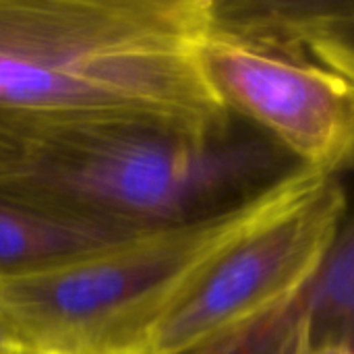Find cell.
<instances>
[{
  "label": "cell",
  "instance_id": "6da1fadb",
  "mask_svg": "<svg viewBox=\"0 0 354 354\" xmlns=\"http://www.w3.org/2000/svg\"><path fill=\"white\" fill-rule=\"evenodd\" d=\"M212 21L214 0H0V116L228 139L239 118L201 62Z\"/></svg>",
  "mask_w": 354,
  "mask_h": 354
},
{
  "label": "cell",
  "instance_id": "8992f818",
  "mask_svg": "<svg viewBox=\"0 0 354 354\" xmlns=\"http://www.w3.org/2000/svg\"><path fill=\"white\" fill-rule=\"evenodd\" d=\"M342 185L344 212L338 230L307 286L270 313L187 354H278L292 332H301L309 348L342 344L354 354V185Z\"/></svg>",
  "mask_w": 354,
  "mask_h": 354
},
{
  "label": "cell",
  "instance_id": "ba28073f",
  "mask_svg": "<svg viewBox=\"0 0 354 354\" xmlns=\"http://www.w3.org/2000/svg\"><path fill=\"white\" fill-rule=\"evenodd\" d=\"M131 232L135 230L48 214L0 199V272H21L71 257Z\"/></svg>",
  "mask_w": 354,
  "mask_h": 354
},
{
  "label": "cell",
  "instance_id": "8fae6325",
  "mask_svg": "<svg viewBox=\"0 0 354 354\" xmlns=\"http://www.w3.org/2000/svg\"><path fill=\"white\" fill-rule=\"evenodd\" d=\"M25 354H48V353H44V351H37V348H35V351H29V353H25Z\"/></svg>",
  "mask_w": 354,
  "mask_h": 354
},
{
  "label": "cell",
  "instance_id": "7a4b0ae2",
  "mask_svg": "<svg viewBox=\"0 0 354 354\" xmlns=\"http://www.w3.org/2000/svg\"><path fill=\"white\" fill-rule=\"evenodd\" d=\"M236 133L0 116V199L139 230L226 212L303 168L261 131Z\"/></svg>",
  "mask_w": 354,
  "mask_h": 354
},
{
  "label": "cell",
  "instance_id": "9c48e42d",
  "mask_svg": "<svg viewBox=\"0 0 354 354\" xmlns=\"http://www.w3.org/2000/svg\"><path fill=\"white\" fill-rule=\"evenodd\" d=\"M35 351L0 311V354H25Z\"/></svg>",
  "mask_w": 354,
  "mask_h": 354
},
{
  "label": "cell",
  "instance_id": "277c9868",
  "mask_svg": "<svg viewBox=\"0 0 354 354\" xmlns=\"http://www.w3.org/2000/svg\"><path fill=\"white\" fill-rule=\"evenodd\" d=\"M344 212L340 178L207 257L172 295L135 354H187L299 295L319 270Z\"/></svg>",
  "mask_w": 354,
  "mask_h": 354
},
{
  "label": "cell",
  "instance_id": "52a82bcc",
  "mask_svg": "<svg viewBox=\"0 0 354 354\" xmlns=\"http://www.w3.org/2000/svg\"><path fill=\"white\" fill-rule=\"evenodd\" d=\"M214 25L354 83V0H214Z\"/></svg>",
  "mask_w": 354,
  "mask_h": 354
},
{
  "label": "cell",
  "instance_id": "5b68a950",
  "mask_svg": "<svg viewBox=\"0 0 354 354\" xmlns=\"http://www.w3.org/2000/svg\"><path fill=\"white\" fill-rule=\"evenodd\" d=\"M201 62L234 118L276 141L295 162L330 178L354 164V83L346 77L214 25Z\"/></svg>",
  "mask_w": 354,
  "mask_h": 354
},
{
  "label": "cell",
  "instance_id": "3957f363",
  "mask_svg": "<svg viewBox=\"0 0 354 354\" xmlns=\"http://www.w3.org/2000/svg\"><path fill=\"white\" fill-rule=\"evenodd\" d=\"M328 178L299 168L226 212L141 228L71 257L0 272V311L48 354H135L164 305L207 257Z\"/></svg>",
  "mask_w": 354,
  "mask_h": 354
},
{
  "label": "cell",
  "instance_id": "30bf717a",
  "mask_svg": "<svg viewBox=\"0 0 354 354\" xmlns=\"http://www.w3.org/2000/svg\"><path fill=\"white\" fill-rule=\"evenodd\" d=\"M307 354H353V351L342 344H319V346L309 348Z\"/></svg>",
  "mask_w": 354,
  "mask_h": 354
}]
</instances>
